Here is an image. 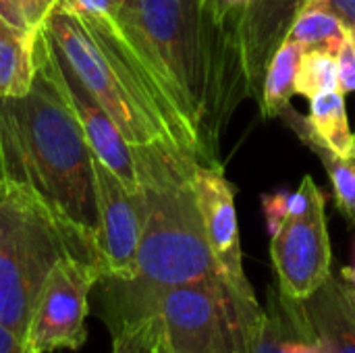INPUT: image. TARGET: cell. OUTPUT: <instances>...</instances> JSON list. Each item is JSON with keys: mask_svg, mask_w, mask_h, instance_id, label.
Here are the masks:
<instances>
[{"mask_svg": "<svg viewBox=\"0 0 355 353\" xmlns=\"http://www.w3.org/2000/svg\"><path fill=\"white\" fill-rule=\"evenodd\" d=\"M121 37L214 162L223 123L250 96L237 50L202 0H125L110 15Z\"/></svg>", "mask_w": 355, "mask_h": 353, "instance_id": "cell-1", "label": "cell"}, {"mask_svg": "<svg viewBox=\"0 0 355 353\" xmlns=\"http://www.w3.org/2000/svg\"><path fill=\"white\" fill-rule=\"evenodd\" d=\"M35 62L31 89L0 100V177L29 189L77 252L98 264L94 154L37 52Z\"/></svg>", "mask_w": 355, "mask_h": 353, "instance_id": "cell-2", "label": "cell"}, {"mask_svg": "<svg viewBox=\"0 0 355 353\" xmlns=\"http://www.w3.org/2000/svg\"><path fill=\"white\" fill-rule=\"evenodd\" d=\"M44 29L131 148L164 146L210 162L200 137L141 69L110 15L54 8Z\"/></svg>", "mask_w": 355, "mask_h": 353, "instance_id": "cell-3", "label": "cell"}, {"mask_svg": "<svg viewBox=\"0 0 355 353\" xmlns=\"http://www.w3.org/2000/svg\"><path fill=\"white\" fill-rule=\"evenodd\" d=\"M133 156L144 193V229L129 283L160 289L223 279L191 183L198 158L164 146L133 148Z\"/></svg>", "mask_w": 355, "mask_h": 353, "instance_id": "cell-4", "label": "cell"}, {"mask_svg": "<svg viewBox=\"0 0 355 353\" xmlns=\"http://www.w3.org/2000/svg\"><path fill=\"white\" fill-rule=\"evenodd\" d=\"M102 318L108 329L154 314L171 353H250V337L262 312L225 279L146 289L129 281L100 279Z\"/></svg>", "mask_w": 355, "mask_h": 353, "instance_id": "cell-5", "label": "cell"}, {"mask_svg": "<svg viewBox=\"0 0 355 353\" xmlns=\"http://www.w3.org/2000/svg\"><path fill=\"white\" fill-rule=\"evenodd\" d=\"M67 254L83 258L29 189L0 177L2 327L27 337L42 285L52 266Z\"/></svg>", "mask_w": 355, "mask_h": 353, "instance_id": "cell-6", "label": "cell"}, {"mask_svg": "<svg viewBox=\"0 0 355 353\" xmlns=\"http://www.w3.org/2000/svg\"><path fill=\"white\" fill-rule=\"evenodd\" d=\"M100 279L98 264L73 254L62 256L52 266L27 331L33 352H77L85 345L89 295Z\"/></svg>", "mask_w": 355, "mask_h": 353, "instance_id": "cell-7", "label": "cell"}, {"mask_svg": "<svg viewBox=\"0 0 355 353\" xmlns=\"http://www.w3.org/2000/svg\"><path fill=\"white\" fill-rule=\"evenodd\" d=\"M37 58L44 62L48 73L52 75L54 83L58 85L64 102L73 110L75 119L79 121L83 135L92 148V154L102 160L129 189H139L137 164L133 156V148L123 137L121 129L96 100V96L87 89V85L79 79V75L71 69V64L56 52L50 35L46 29L37 33L35 40Z\"/></svg>", "mask_w": 355, "mask_h": 353, "instance_id": "cell-8", "label": "cell"}, {"mask_svg": "<svg viewBox=\"0 0 355 353\" xmlns=\"http://www.w3.org/2000/svg\"><path fill=\"white\" fill-rule=\"evenodd\" d=\"M94 191L98 208V264L102 279L135 277L137 248L144 229V193L129 189L94 156Z\"/></svg>", "mask_w": 355, "mask_h": 353, "instance_id": "cell-9", "label": "cell"}, {"mask_svg": "<svg viewBox=\"0 0 355 353\" xmlns=\"http://www.w3.org/2000/svg\"><path fill=\"white\" fill-rule=\"evenodd\" d=\"M270 258L279 291L293 302H304L331 277L333 252L324 200L281 225L270 237Z\"/></svg>", "mask_w": 355, "mask_h": 353, "instance_id": "cell-10", "label": "cell"}, {"mask_svg": "<svg viewBox=\"0 0 355 353\" xmlns=\"http://www.w3.org/2000/svg\"><path fill=\"white\" fill-rule=\"evenodd\" d=\"M191 183L220 277L243 300H256V293L243 270L241 237L235 210V187L225 177L223 166L216 160H198L191 171Z\"/></svg>", "mask_w": 355, "mask_h": 353, "instance_id": "cell-11", "label": "cell"}, {"mask_svg": "<svg viewBox=\"0 0 355 353\" xmlns=\"http://www.w3.org/2000/svg\"><path fill=\"white\" fill-rule=\"evenodd\" d=\"M300 318L324 353H355V300L343 277H331L304 302Z\"/></svg>", "mask_w": 355, "mask_h": 353, "instance_id": "cell-12", "label": "cell"}, {"mask_svg": "<svg viewBox=\"0 0 355 353\" xmlns=\"http://www.w3.org/2000/svg\"><path fill=\"white\" fill-rule=\"evenodd\" d=\"M300 137H312L335 156L355 158V133L347 121L345 94L335 89L310 100V117H302L291 106L281 114Z\"/></svg>", "mask_w": 355, "mask_h": 353, "instance_id": "cell-13", "label": "cell"}, {"mask_svg": "<svg viewBox=\"0 0 355 353\" xmlns=\"http://www.w3.org/2000/svg\"><path fill=\"white\" fill-rule=\"evenodd\" d=\"M35 40L0 15V100L25 96L35 79Z\"/></svg>", "mask_w": 355, "mask_h": 353, "instance_id": "cell-14", "label": "cell"}, {"mask_svg": "<svg viewBox=\"0 0 355 353\" xmlns=\"http://www.w3.org/2000/svg\"><path fill=\"white\" fill-rule=\"evenodd\" d=\"M304 48L289 37H285L275 50L266 67L262 94H260V110L264 119L281 117L291 106V98L295 94V75Z\"/></svg>", "mask_w": 355, "mask_h": 353, "instance_id": "cell-15", "label": "cell"}, {"mask_svg": "<svg viewBox=\"0 0 355 353\" xmlns=\"http://www.w3.org/2000/svg\"><path fill=\"white\" fill-rule=\"evenodd\" d=\"M347 35L349 29L339 21V17L322 6H302L295 12L287 33V37L297 42L304 50L318 48L335 56L339 54Z\"/></svg>", "mask_w": 355, "mask_h": 353, "instance_id": "cell-16", "label": "cell"}, {"mask_svg": "<svg viewBox=\"0 0 355 353\" xmlns=\"http://www.w3.org/2000/svg\"><path fill=\"white\" fill-rule=\"evenodd\" d=\"M320 200H324V193L318 189L316 181L310 175H306L302 179V185L297 191L279 189L272 193H264L262 196V210H264L268 235L272 237L287 218L310 210Z\"/></svg>", "mask_w": 355, "mask_h": 353, "instance_id": "cell-17", "label": "cell"}, {"mask_svg": "<svg viewBox=\"0 0 355 353\" xmlns=\"http://www.w3.org/2000/svg\"><path fill=\"white\" fill-rule=\"evenodd\" d=\"M339 89V62L337 56L327 50H304L297 75L295 94L312 100L320 94Z\"/></svg>", "mask_w": 355, "mask_h": 353, "instance_id": "cell-18", "label": "cell"}, {"mask_svg": "<svg viewBox=\"0 0 355 353\" xmlns=\"http://www.w3.org/2000/svg\"><path fill=\"white\" fill-rule=\"evenodd\" d=\"M324 164L333 193H335V204L341 210V214L355 227V158H341L335 156L329 148L318 144L312 137H300Z\"/></svg>", "mask_w": 355, "mask_h": 353, "instance_id": "cell-19", "label": "cell"}, {"mask_svg": "<svg viewBox=\"0 0 355 353\" xmlns=\"http://www.w3.org/2000/svg\"><path fill=\"white\" fill-rule=\"evenodd\" d=\"M110 353H171L160 320L150 314L135 320H127L110 329Z\"/></svg>", "mask_w": 355, "mask_h": 353, "instance_id": "cell-20", "label": "cell"}, {"mask_svg": "<svg viewBox=\"0 0 355 353\" xmlns=\"http://www.w3.org/2000/svg\"><path fill=\"white\" fill-rule=\"evenodd\" d=\"M289 327V310L283 293H268L250 337V353H285V333Z\"/></svg>", "mask_w": 355, "mask_h": 353, "instance_id": "cell-21", "label": "cell"}, {"mask_svg": "<svg viewBox=\"0 0 355 353\" xmlns=\"http://www.w3.org/2000/svg\"><path fill=\"white\" fill-rule=\"evenodd\" d=\"M254 2L256 0H202L208 19L218 27H225L241 17Z\"/></svg>", "mask_w": 355, "mask_h": 353, "instance_id": "cell-22", "label": "cell"}, {"mask_svg": "<svg viewBox=\"0 0 355 353\" xmlns=\"http://www.w3.org/2000/svg\"><path fill=\"white\" fill-rule=\"evenodd\" d=\"M125 0H58L56 10L69 15H114Z\"/></svg>", "mask_w": 355, "mask_h": 353, "instance_id": "cell-23", "label": "cell"}, {"mask_svg": "<svg viewBox=\"0 0 355 353\" xmlns=\"http://www.w3.org/2000/svg\"><path fill=\"white\" fill-rule=\"evenodd\" d=\"M339 62V92H355V35L349 31L345 44L337 54Z\"/></svg>", "mask_w": 355, "mask_h": 353, "instance_id": "cell-24", "label": "cell"}, {"mask_svg": "<svg viewBox=\"0 0 355 353\" xmlns=\"http://www.w3.org/2000/svg\"><path fill=\"white\" fill-rule=\"evenodd\" d=\"M302 6H322L339 17V21L355 35V0H304ZM300 6V8H302Z\"/></svg>", "mask_w": 355, "mask_h": 353, "instance_id": "cell-25", "label": "cell"}, {"mask_svg": "<svg viewBox=\"0 0 355 353\" xmlns=\"http://www.w3.org/2000/svg\"><path fill=\"white\" fill-rule=\"evenodd\" d=\"M0 353H35L31 350L27 337L0 325Z\"/></svg>", "mask_w": 355, "mask_h": 353, "instance_id": "cell-26", "label": "cell"}, {"mask_svg": "<svg viewBox=\"0 0 355 353\" xmlns=\"http://www.w3.org/2000/svg\"><path fill=\"white\" fill-rule=\"evenodd\" d=\"M0 15H2V17H6L10 23H15V25L23 27V29L27 31L21 0H0ZM31 35H33V33H31Z\"/></svg>", "mask_w": 355, "mask_h": 353, "instance_id": "cell-27", "label": "cell"}, {"mask_svg": "<svg viewBox=\"0 0 355 353\" xmlns=\"http://www.w3.org/2000/svg\"><path fill=\"white\" fill-rule=\"evenodd\" d=\"M343 281L347 283V287H349V291H352V295H354V300H355V254H354V264H352V266H347V268L343 270Z\"/></svg>", "mask_w": 355, "mask_h": 353, "instance_id": "cell-28", "label": "cell"}]
</instances>
